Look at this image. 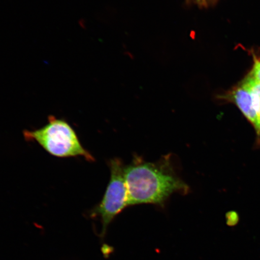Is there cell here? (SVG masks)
Instances as JSON below:
<instances>
[{
	"instance_id": "cell-2",
	"label": "cell",
	"mask_w": 260,
	"mask_h": 260,
	"mask_svg": "<svg viewBox=\"0 0 260 260\" xmlns=\"http://www.w3.org/2000/svg\"><path fill=\"white\" fill-rule=\"evenodd\" d=\"M26 141L37 143L49 154L57 158L83 157L95 161L93 156L84 147L73 126L66 120L50 115L42 127L23 132Z\"/></svg>"
},
{
	"instance_id": "cell-5",
	"label": "cell",
	"mask_w": 260,
	"mask_h": 260,
	"mask_svg": "<svg viewBox=\"0 0 260 260\" xmlns=\"http://www.w3.org/2000/svg\"><path fill=\"white\" fill-rule=\"evenodd\" d=\"M241 85L248 91L251 95L253 108L255 110L258 120V128L256 133L260 135V83L249 75L243 81Z\"/></svg>"
},
{
	"instance_id": "cell-1",
	"label": "cell",
	"mask_w": 260,
	"mask_h": 260,
	"mask_svg": "<svg viewBox=\"0 0 260 260\" xmlns=\"http://www.w3.org/2000/svg\"><path fill=\"white\" fill-rule=\"evenodd\" d=\"M129 206L151 204L164 206L174 193H187L188 187L175 173L169 158L157 162L135 158L124 168Z\"/></svg>"
},
{
	"instance_id": "cell-4",
	"label": "cell",
	"mask_w": 260,
	"mask_h": 260,
	"mask_svg": "<svg viewBox=\"0 0 260 260\" xmlns=\"http://www.w3.org/2000/svg\"><path fill=\"white\" fill-rule=\"evenodd\" d=\"M221 99L235 103L244 116L254 126L256 132L258 128V120L252 105V98L248 91L240 85L231 92L221 96Z\"/></svg>"
},
{
	"instance_id": "cell-6",
	"label": "cell",
	"mask_w": 260,
	"mask_h": 260,
	"mask_svg": "<svg viewBox=\"0 0 260 260\" xmlns=\"http://www.w3.org/2000/svg\"><path fill=\"white\" fill-rule=\"evenodd\" d=\"M256 82L260 83V60L255 59L254 64L249 74Z\"/></svg>"
},
{
	"instance_id": "cell-8",
	"label": "cell",
	"mask_w": 260,
	"mask_h": 260,
	"mask_svg": "<svg viewBox=\"0 0 260 260\" xmlns=\"http://www.w3.org/2000/svg\"><path fill=\"white\" fill-rule=\"evenodd\" d=\"M187 1L200 7H207L208 6L212 4L215 0H187Z\"/></svg>"
},
{
	"instance_id": "cell-3",
	"label": "cell",
	"mask_w": 260,
	"mask_h": 260,
	"mask_svg": "<svg viewBox=\"0 0 260 260\" xmlns=\"http://www.w3.org/2000/svg\"><path fill=\"white\" fill-rule=\"evenodd\" d=\"M110 179L101 202L90 211V217H100L102 223L101 236L105 237L107 228L125 207L128 206L124 167L118 158L109 161Z\"/></svg>"
},
{
	"instance_id": "cell-7",
	"label": "cell",
	"mask_w": 260,
	"mask_h": 260,
	"mask_svg": "<svg viewBox=\"0 0 260 260\" xmlns=\"http://www.w3.org/2000/svg\"><path fill=\"white\" fill-rule=\"evenodd\" d=\"M227 223L229 225L234 226L239 222L238 214L235 211H232L226 214Z\"/></svg>"
}]
</instances>
